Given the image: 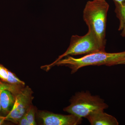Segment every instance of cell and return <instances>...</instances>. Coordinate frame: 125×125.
<instances>
[{
	"instance_id": "ba28073f",
	"label": "cell",
	"mask_w": 125,
	"mask_h": 125,
	"mask_svg": "<svg viewBox=\"0 0 125 125\" xmlns=\"http://www.w3.org/2000/svg\"><path fill=\"white\" fill-rule=\"evenodd\" d=\"M15 100V95L8 90L1 92L0 97L1 112L0 115L6 116L11 111Z\"/></svg>"
},
{
	"instance_id": "52a82bcc",
	"label": "cell",
	"mask_w": 125,
	"mask_h": 125,
	"mask_svg": "<svg viewBox=\"0 0 125 125\" xmlns=\"http://www.w3.org/2000/svg\"><path fill=\"white\" fill-rule=\"evenodd\" d=\"M85 118L91 125H118V121L115 117L99 110L92 113Z\"/></svg>"
},
{
	"instance_id": "5b68a950",
	"label": "cell",
	"mask_w": 125,
	"mask_h": 125,
	"mask_svg": "<svg viewBox=\"0 0 125 125\" xmlns=\"http://www.w3.org/2000/svg\"><path fill=\"white\" fill-rule=\"evenodd\" d=\"M33 92L28 86L22 87L15 95V100L11 111L5 116L6 120L18 124L21 118L32 105Z\"/></svg>"
},
{
	"instance_id": "8fae6325",
	"label": "cell",
	"mask_w": 125,
	"mask_h": 125,
	"mask_svg": "<svg viewBox=\"0 0 125 125\" xmlns=\"http://www.w3.org/2000/svg\"><path fill=\"white\" fill-rule=\"evenodd\" d=\"M25 86L11 85L4 83L0 80V97L1 92L4 90L7 89L11 91L15 95H16L21 88ZM1 112L0 102V113Z\"/></svg>"
},
{
	"instance_id": "8992f818",
	"label": "cell",
	"mask_w": 125,
	"mask_h": 125,
	"mask_svg": "<svg viewBox=\"0 0 125 125\" xmlns=\"http://www.w3.org/2000/svg\"><path fill=\"white\" fill-rule=\"evenodd\" d=\"M37 115L45 125H77L82 123L83 118L72 114H55L45 111H38Z\"/></svg>"
},
{
	"instance_id": "30bf717a",
	"label": "cell",
	"mask_w": 125,
	"mask_h": 125,
	"mask_svg": "<svg viewBox=\"0 0 125 125\" xmlns=\"http://www.w3.org/2000/svg\"><path fill=\"white\" fill-rule=\"evenodd\" d=\"M115 13L119 20L118 30L121 31V35L123 37H125V4L123 5L115 4Z\"/></svg>"
},
{
	"instance_id": "7c38bea8",
	"label": "cell",
	"mask_w": 125,
	"mask_h": 125,
	"mask_svg": "<svg viewBox=\"0 0 125 125\" xmlns=\"http://www.w3.org/2000/svg\"><path fill=\"white\" fill-rule=\"evenodd\" d=\"M35 114H36V110H35V107L32 105L29 109H28V111L25 114L31 125H37L35 119Z\"/></svg>"
},
{
	"instance_id": "9a60e30c",
	"label": "cell",
	"mask_w": 125,
	"mask_h": 125,
	"mask_svg": "<svg viewBox=\"0 0 125 125\" xmlns=\"http://www.w3.org/2000/svg\"><path fill=\"white\" fill-rule=\"evenodd\" d=\"M115 4L122 6L125 4V0H113Z\"/></svg>"
},
{
	"instance_id": "277c9868",
	"label": "cell",
	"mask_w": 125,
	"mask_h": 125,
	"mask_svg": "<svg viewBox=\"0 0 125 125\" xmlns=\"http://www.w3.org/2000/svg\"><path fill=\"white\" fill-rule=\"evenodd\" d=\"M105 47L99 42L91 31L88 30L84 36H72L67 50L51 64H54L68 56L86 55L97 52L105 51Z\"/></svg>"
},
{
	"instance_id": "2e32d148",
	"label": "cell",
	"mask_w": 125,
	"mask_h": 125,
	"mask_svg": "<svg viewBox=\"0 0 125 125\" xmlns=\"http://www.w3.org/2000/svg\"><path fill=\"white\" fill-rule=\"evenodd\" d=\"M118 65H125V57L121 61L118 62Z\"/></svg>"
},
{
	"instance_id": "9c48e42d",
	"label": "cell",
	"mask_w": 125,
	"mask_h": 125,
	"mask_svg": "<svg viewBox=\"0 0 125 125\" xmlns=\"http://www.w3.org/2000/svg\"><path fill=\"white\" fill-rule=\"evenodd\" d=\"M0 80L9 84L25 86V83L20 80L14 73L0 64Z\"/></svg>"
},
{
	"instance_id": "5bb4252c",
	"label": "cell",
	"mask_w": 125,
	"mask_h": 125,
	"mask_svg": "<svg viewBox=\"0 0 125 125\" xmlns=\"http://www.w3.org/2000/svg\"><path fill=\"white\" fill-rule=\"evenodd\" d=\"M8 121L6 120L5 116L0 115V125H6V122Z\"/></svg>"
},
{
	"instance_id": "6da1fadb",
	"label": "cell",
	"mask_w": 125,
	"mask_h": 125,
	"mask_svg": "<svg viewBox=\"0 0 125 125\" xmlns=\"http://www.w3.org/2000/svg\"><path fill=\"white\" fill-rule=\"evenodd\" d=\"M125 57V51L121 52L108 53L106 51L99 52L85 55L83 57L75 58L68 56L53 64L43 67L49 70L54 66H67L74 74L82 67L88 66H112L118 65V62Z\"/></svg>"
},
{
	"instance_id": "4fadbf2b",
	"label": "cell",
	"mask_w": 125,
	"mask_h": 125,
	"mask_svg": "<svg viewBox=\"0 0 125 125\" xmlns=\"http://www.w3.org/2000/svg\"><path fill=\"white\" fill-rule=\"evenodd\" d=\"M18 124L20 125H31L25 114L20 118Z\"/></svg>"
},
{
	"instance_id": "7a4b0ae2",
	"label": "cell",
	"mask_w": 125,
	"mask_h": 125,
	"mask_svg": "<svg viewBox=\"0 0 125 125\" xmlns=\"http://www.w3.org/2000/svg\"><path fill=\"white\" fill-rule=\"evenodd\" d=\"M109 5L106 0L87 1L83 11V20L88 30L91 31L99 42L106 47L107 17Z\"/></svg>"
},
{
	"instance_id": "3957f363",
	"label": "cell",
	"mask_w": 125,
	"mask_h": 125,
	"mask_svg": "<svg viewBox=\"0 0 125 125\" xmlns=\"http://www.w3.org/2000/svg\"><path fill=\"white\" fill-rule=\"evenodd\" d=\"M70 105L63 110L81 118L85 117L94 112L108 107L104 100L98 96L92 95L89 91L76 93L70 100Z\"/></svg>"
}]
</instances>
